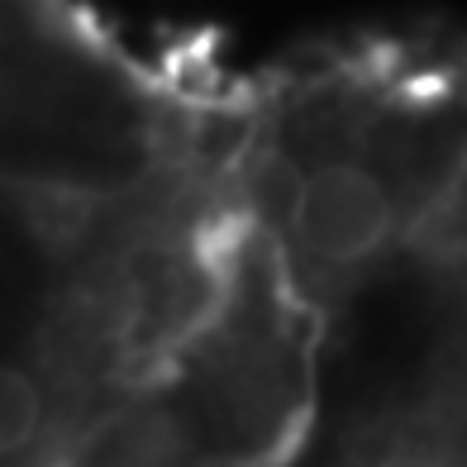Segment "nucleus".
Segmentation results:
<instances>
[{
    "label": "nucleus",
    "mask_w": 467,
    "mask_h": 467,
    "mask_svg": "<svg viewBox=\"0 0 467 467\" xmlns=\"http://www.w3.org/2000/svg\"><path fill=\"white\" fill-rule=\"evenodd\" d=\"M130 44L87 0H0V177L67 167L100 130Z\"/></svg>",
    "instance_id": "f257e3e1"
}]
</instances>
